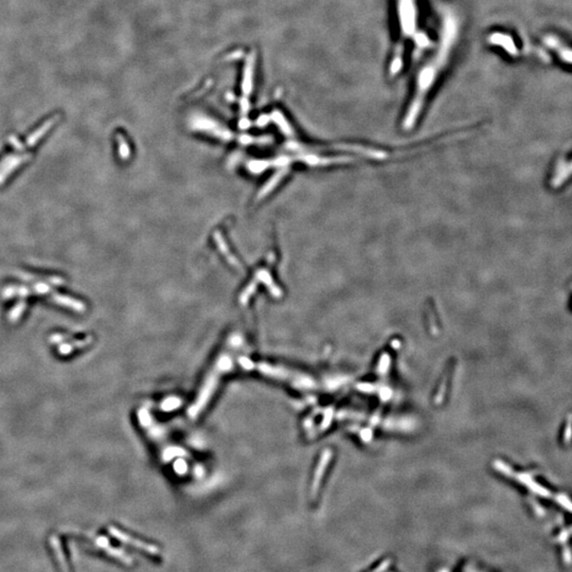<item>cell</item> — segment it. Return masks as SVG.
<instances>
[{
  "mask_svg": "<svg viewBox=\"0 0 572 572\" xmlns=\"http://www.w3.org/2000/svg\"><path fill=\"white\" fill-rule=\"evenodd\" d=\"M230 368H231V361L228 355H224L218 358L214 369H213V372L207 377L203 389H201V391L199 392L196 402L189 409V414L191 418H196L200 413V411L205 408L211 395L213 394V392L215 391L216 385L218 383L219 373L228 371V370H230Z\"/></svg>",
  "mask_w": 572,
  "mask_h": 572,
  "instance_id": "cell-2",
  "label": "cell"
},
{
  "mask_svg": "<svg viewBox=\"0 0 572 572\" xmlns=\"http://www.w3.org/2000/svg\"><path fill=\"white\" fill-rule=\"evenodd\" d=\"M572 175V160L566 161L559 159L555 166V172L552 177L551 185L553 188H559Z\"/></svg>",
  "mask_w": 572,
  "mask_h": 572,
  "instance_id": "cell-5",
  "label": "cell"
},
{
  "mask_svg": "<svg viewBox=\"0 0 572 572\" xmlns=\"http://www.w3.org/2000/svg\"><path fill=\"white\" fill-rule=\"evenodd\" d=\"M95 544H96L100 549H103V550H104L107 554H109L110 556H113V557H115V558L121 560V562H123L124 564H127V565H131V564H133V558H131L128 554L123 552V551L121 550V549H118V548H115V547H113V546H110V545H109V542H108V540H107L106 537H104V536L96 537V538H95Z\"/></svg>",
  "mask_w": 572,
  "mask_h": 572,
  "instance_id": "cell-4",
  "label": "cell"
},
{
  "mask_svg": "<svg viewBox=\"0 0 572 572\" xmlns=\"http://www.w3.org/2000/svg\"><path fill=\"white\" fill-rule=\"evenodd\" d=\"M49 544H50L51 548L53 549L55 558H57V560H58L61 571L62 572H70L69 565H68V562H67V559H66V555H65L64 549H63V546H62V542H61L60 538L57 535L50 536Z\"/></svg>",
  "mask_w": 572,
  "mask_h": 572,
  "instance_id": "cell-6",
  "label": "cell"
},
{
  "mask_svg": "<svg viewBox=\"0 0 572 572\" xmlns=\"http://www.w3.org/2000/svg\"><path fill=\"white\" fill-rule=\"evenodd\" d=\"M548 43L550 45V46H552V47H554V48H556V49L558 50V53L560 54V57H562V59H563L565 62H567V63H572V50H569V49L560 47L559 43H558L557 41H555L552 37H551V38H548Z\"/></svg>",
  "mask_w": 572,
  "mask_h": 572,
  "instance_id": "cell-7",
  "label": "cell"
},
{
  "mask_svg": "<svg viewBox=\"0 0 572 572\" xmlns=\"http://www.w3.org/2000/svg\"><path fill=\"white\" fill-rule=\"evenodd\" d=\"M439 47L427 59L414 77L412 95L402 118V129L411 130L418 124L431 92L442 74L457 37V24L452 16L443 22Z\"/></svg>",
  "mask_w": 572,
  "mask_h": 572,
  "instance_id": "cell-1",
  "label": "cell"
},
{
  "mask_svg": "<svg viewBox=\"0 0 572 572\" xmlns=\"http://www.w3.org/2000/svg\"><path fill=\"white\" fill-rule=\"evenodd\" d=\"M108 532L110 533L111 536H114L115 538H117L118 541L124 543L126 545H129L131 547L140 549L141 551H143L145 553H149L151 555H159L160 554V550H159L158 547H156L155 545L144 543L140 540H137V538H134L129 534L115 528V526H109Z\"/></svg>",
  "mask_w": 572,
  "mask_h": 572,
  "instance_id": "cell-3",
  "label": "cell"
}]
</instances>
